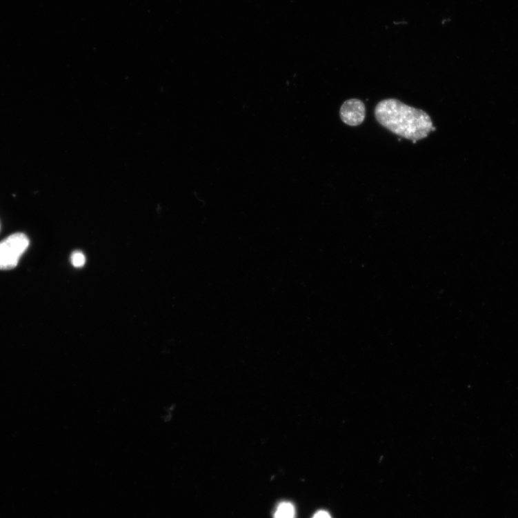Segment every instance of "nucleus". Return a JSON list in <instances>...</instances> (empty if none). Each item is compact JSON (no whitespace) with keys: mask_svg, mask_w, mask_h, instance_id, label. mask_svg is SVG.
<instances>
[{"mask_svg":"<svg viewBox=\"0 0 518 518\" xmlns=\"http://www.w3.org/2000/svg\"><path fill=\"white\" fill-rule=\"evenodd\" d=\"M312 518H332V517L328 512L321 510V511L317 512L314 515Z\"/></svg>","mask_w":518,"mask_h":518,"instance_id":"6","label":"nucleus"},{"mask_svg":"<svg viewBox=\"0 0 518 518\" xmlns=\"http://www.w3.org/2000/svg\"><path fill=\"white\" fill-rule=\"evenodd\" d=\"M25 234L14 233L0 242V270H10L18 265L29 246Z\"/></svg>","mask_w":518,"mask_h":518,"instance_id":"2","label":"nucleus"},{"mask_svg":"<svg viewBox=\"0 0 518 518\" xmlns=\"http://www.w3.org/2000/svg\"><path fill=\"white\" fill-rule=\"evenodd\" d=\"M340 115L345 124L352 127L360 126L365 120V105L359 99H348L341 108Z\"/></svg>","mask_w":518,"mask_h":518,"instance_id":"3","label":"nucleus"},{"mask_svg":"<svg viewBox=\"0 0 518 518\" xmlns=\"http://www.w3.org/2000/svg\"><path fill=\"white\" fill-rule=\"evenodd\" d=\"M71 262L76 268H81L86 264V257L81 252H75L71 256Z\"/></svg>","mask_w":518,"mask_h":518,"instance_id":"5","label":"nucleus"},{"mask_svg":"<svg viewBox=\"0 0 518 518\" xmlns=\"http://www.w3.org/2000/svg\"><path fill=\"white\" fill-rule=\"evenodd\" d=\"M295 506L289 502H282L279 504L274 515L275 518H295Z\"/></svg>","mask_w":518,"mask_h":518,"instance_id":"4","label":"nucleus"},{"mask_svg":"<svg viewBox=\"0 0 518 518\" xmlns=\"http://www.w3.org/2000/svg\"><path fill=\"white\" fill-rule=\"evenodd\" d=\"M377 122L394 135L414 143L426 139L433 128L429 114L390 98L382 100L375 110Z\"/></svg>","mask_w":518,"mask_h":518,"instance_id":"1","label":"nucleus"}]
</instances>
